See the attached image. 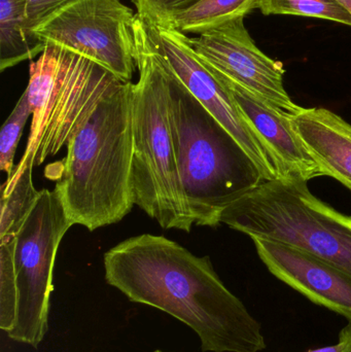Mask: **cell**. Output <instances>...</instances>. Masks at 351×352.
I'll return each instance as SVG.
<instances>
[{
  "label": "cell",
  "instance_id": "8fae6325",
  "mask_svg": "<svg viewBox=\"0 0 351 352\" xmlns=\"http://www.w3.org/2000/svg\"><path fill=\"white\" fill-rule=\"evenodd\" d=\"M268 270L317 305L351 322V274L309 252L280 242L251 239Z\"/></svg>",
  "mask_w": 351,
  "mask_h": 352
},
{
  "label": "cell",
  "instance_id": "5b68a950",
  "mask_svg": "<svg viewBox=\"0 0 351 352\" xmlns=\"http://www.w3.org/2000/svg\"><path fill=\"white\" fill-rule=\"evenodd\" d=\"M307 184L264 182L229 206L220 223L251 239L304 250L351 274V217L317 198Z\"/></svg>",
  "mask_w": 351,
  "mask_h": 352
},
{
  "label": "cell",
  "instance_id": "4fadbf2b",
  "mask_svg": "<svg viewBox=\"0 0 351 352\" xmlns=\"http://www.w3.org/2000/svg\"><path fill=\"white\" fill-rule=\"evenodd\" d=\"M293 125L324 176L351 190V125L327 109H304L293 116Z\"/></svg>",
  "mask_w": 351,
  "mask_h": 352
},
{
  "label": "cell",
  "instance_id": "5bb4252c",
  "mask_svg": "<svg viewBox=\"0 0 351 352\" xmlns=\"http://www.w3.org/2000/svg\"><path fill=\"white\" fill-rule=\"evenodd\" d=\"M26 6L27 0H0L1 72L38 57L45 50V43L29 29Z\"/></svg>",
  "mask_w": 351,
  "mask_h": 352
},
{
  "label": "cell",
  "instance_id": "ba28073f",
  "mask_svg": "<svg viewBox=\"0 0 351 352\" xmlns=\"http://www.w3.org/2000/svg\"><path fill=\"white\" fill-rule=\"evenodd\" d=\"M136 14L121 0H71L32 32L45 43L78 54L131 82L135 72Z\"/></svg>",
  "mask_w": 351,
  "mask_h": 352
},
{
  "label": "cell",
  "instance_id": "d6986e66",
  "mask_svg": "<svg viewBox=\"0 0 351 352\" xmlns=\"http://www.w3.org/2000/svg\"><path fill=\"white\" fill-rule=\"evenodd\" d=\"M18 294L12 268V241L0 244V329L8 333L16 324Z\"/></svg>",
  "mask_w": 351,
  "mask_h": 352
},
{
  "label": "cell",
  "instance_id": "7a4b0ae2",
  "mask_svg": "<svg viewBox=\"0 0 351 352\" xmlns=\"http://www.w3.org/2000/svg\"><path fill=\"white\" fill-rule=\"evenodd\" d=\"M132 85L103 98L66 146L54 190L72 226L95 231L119 223L136 205Z\"/></svg>",
  "mask_w": 351,
  "mask_h": 352
},
{
  "label": "cell",
  "instance_id": "52a82bcc",
  "mask_svg": "<svg viewBox=\"0 0 351 352\" xmlns=\"http://www.w3.org/2000/svg\"><path fill=\"white\" fill-rule=\"evenodd\" d=\"M72 227L55 190H41L12 241L18 294L16 324L8 336L36 349L49 330L53 273L58 248Z\"/></svg>",
  "mask_w": 351,
  "mask_h": 352
},
{
  "label": "cell",
  "instance_id": "8992f818",
  "mask_svg": "<svg viewBox=\"0 0 351 352\" xmlns=\"http://www.w3.org/2000/svg\"><path fill=\"white\" fill-rule=\"evenodd\" d=\"M123 84L95 62L47 43L29 68L25 91L33 118L21 161L31 159L36 167L56 156L96 105Z\"/></svg>",
  "mask_w": 351,
  "mask_h": 352
},
{
  "label": "cell",
  "instance_id": "6da1fadb",
  "mask_svg": "<svg viewBox=\"0 0 351 352\" xmlns=\"http://www.w3.org/2000/svg\"><path fill=\"white\" fill-rule=\"evenodd\" d=\"M105 280L134 303L187 324L204 352H261L260 322L229 291L210 256H197L164 236L141 234L103 256Z\"/></svg>",
  "mask_w": 351,
  "mask_h": 352
},
{
  "label": "cell",
  "instance_id": "e0dca14e",
  "mask_svg": "<svg viewBox=\"0 0 351 352\" xmlns=\"http://www.w3.org/2000/svg\"><path fill=\"white\" fill-rule=\"evenodd\" d=\"M256 8L265 16L286 14L323 19L351 27V14L336 0H258Z\"/></svg>",
  "mask_w": 351,
  "mask_h": 352
},
{
  "label": "cell",
  "instance_id": "9c48e42d",
  "mask_svg": "<svg viewBox=\"0 0 351 352\" xmlns=\"http://www.w3.org/2000/svg\"><path fill=\"white\" fill-rule=\"evenodd\" d=\"M146 24L173 74L242 146L266 182L280 179L271 155L245 121L226 85L196 53L190 37L173 27L154 24L148 21Z\"/></svg>",
  "mask_w": 351,
  "mask_h": 352
},
{
  "label": "cell",
  "instance_id": "2e32d148",
  "mask_svg": "<svg viewBox=\"0 0 351 352\" xmlns=\"http://www.w3.org/2000/svg\"><path fill=\"white\" fill-rule=\"evenodd\" d=\"M258 0H201L177 14L165 26L173 27L185 34L201 35L231 21L245 18L256 10Z\"/></svg>",
  "mask_w": 351,
  "mask_h": 352
},
{
  "label": "cell",
  "instance_id": "7c38bea8",
  "mask_svg": "<svg viewBox=\"0 0 351 352\" xmlns=\"http://www.w3.org/2000/svg\"><path fill=\"white\" fill-rule=\"evenodd\" d=\"M212 72L226 85L245 121L271 155L280 179L308 182L324 176L299 138L293 125V116L280 111L214 70Z\"/></svg>",
  "mask_w": 351,
  "mask_h": 352
},
{
  "label": "cell",
  "instance_id": "7402d4cb",
  "mask_svg": "<svg viewBox=\"0 0 351 352\" xmlns=\"http://www.w3.org/2000/svg\"><path fill=\"white\" fill-rule=\"evenodd\" d=\"M306 352H351V322L340 332L337 344Z\"/></svg>",
  "mask_w": 351,
  "mask_h": 352
},
{
  "label": "cell",
  "instance_id": "603a6c76",
  "mask_svg": "<svg viewBox=\"0 0 351 352\" xmlns=\"http://www.w3.org/2000/svg\"><path fill=\"white\" fill-rule=\"evenodd\" d=\"M338 3L341 4L346 10L351 14V0H336Z\"/></svg>",
  "mask_w": 351,
  "mask_h": 352
},
{
  "label": "cell",
  "instance_id": "3957f363",
  "mask_svg": "<svg viewBox=\"0 0 351 352\" xmlns=\"http://www.w3.org/2000/svg\"><path fill=\"white\" fill-rule=\"evenodd\" d=\"M139 78L132 85L135 204L165 230L195 225L179 175L169 109L168 66L146 21L133 25Z\"/></svg>",
  "mask_w": 351,
  "mask_h": 352
},
{
  "label": "cell",
  "instance_id": "ffe728a7",
  "mask_svg": "<svg viewBox=\"0 0 351 352\" xmlns=\"http://www.w3.org/2000/svg\"><path fill=\"white\" fill-rule=\"evenodd\" d=\"M201 0H132L136 14L154 24L166 25L177 14L185 12Z\"/></svg>",
  "mask_w": 351,
  "mask_h": 352
},
{
  "label": "cell",
  "instance_id": "277c9868",
  "mask_svg": "<svg viewBox=\"0 0 351 352\" xmlns=\"http://www.w3.org/2000/svg\"><path fill=\"white\" fill-rule=\"evenodd\" d=\"M167 66L171 128L190 211L195 225L218 227L229 206L266 180L242 146Z\"/></svg>",
  "mask_w": 351,
  "mask_h": 352
},
{
  "label": "cell",
  "instance_id": "9a60e30c",
  "mask_svg": "<svg viewBox=\"0 0 351 352\" xmlns=\"http://www.w3.org/2000/svg\"><path fill=\"white\" fill-rule=\"evenodd\" d=\"M35 164L31 159L20 161L12 177L1 186L0 244L12 241L23 221L30 213L41 195L33 184Z\"/></svg>",
  "mask_w": 351,
  "mask_h": 352
},
{
  "label": "cell",
  "instance_id": "44dd1931",
  "mask_svg": "<svg viewBox=\"0 0 351 352\" xmlns=\"http://www.w3.org/2000/svg\"><path fill=\"white\" fill-rule=\"evenodd\" d=\"M71 0H27V21L31 31Z\"/></svg>",
  "mask_w": 351,
  "mask_h": 352
},
{
  "label": "cell",
  "instance_id": "30bf717a",
  "mask_svg": "<svg viewBox=\"0 0 351 352\" xmlns=\"http://www.w3.org/2000/svg\"><path fill=\"white\" fill-rule=\"evenodd\" d=\"M202 61L216 74L243 87L276 109L294 116L301 109L284 88V64L256 45L245 19L231 21L190 38Z\"/></svg>",
  "mask_w": 351,
  "mask_h": 352
},
{
  "label": "cell",
  "instance_id": "ac0fdd59",
  "mask_svg": "<svg viewBox=\"0 0 351 352\" xmlns=\"http://www.w3.org/2000/svg\"><path fill=\"white\" fill-rule=\"evenodd\" d=\"M32 115L28 95L24 91L22 96L8 116L0 132V169L12 177L14 171V160L19 142L22 136L26 122Z\"/></svg>",
  "mask_w": 351,
  "mask_h": 352
},
{
  "label": "cell",
  "instance_id": "cb8c5ba5",
  "mask_svg": "<svg viewBox=\"0 0 351 352\" xmlns=\"http://www.w3.org/2000/svg\"><path fill=\"white\" fill-rule=\"evenodd\" d=\"M154 352H164V351H154Z\"/></svg>",
  "mask_w": 351,
  "mask_h": 352
}]
</instances>
